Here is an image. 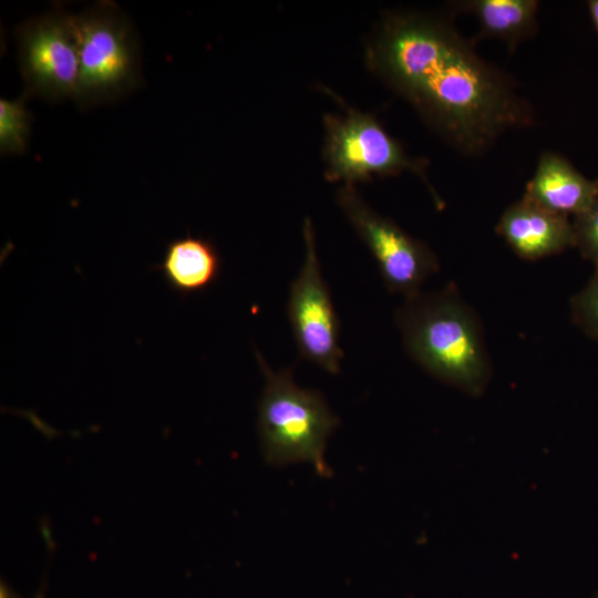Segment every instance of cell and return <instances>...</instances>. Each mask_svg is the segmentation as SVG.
Masks as SVG:
<instances>
[{
  "instance_id": "cell-1",
  "label": "cell",
  "mask_w": 598,
  "mask_h": 598,
  "mask_svg": "<svg viewBox=\"0 0 598 598\" xmlns=\"http://www.w3.org/2000/svg\"><path fill=\"white\" fill-rule=\"evenodd\" d=\"M365 59L375 75L464 155H482L507 130L533 124L530 104L512 79L433 13H386Z\"/></svg>"
},
{
  "instance_id": "cell-2",
  "label": "cell",
  "mask_w": 598,
  "mask_h": 598,
  "mask_svg": "<svg viewBox=\"0 0 598 598\" xmlns=\"http://www.w3.org/2000/svg\"><path fill=\"white\" fill-rule=\"evenodd\" d=\"M395 320L406 353L431 375L471 395L491 377V360L477 317L454 287L408 297Z\"/></svg>"
},
{
  "instance_id": "cell-3",
  "label": "cell",
  "mask_w": 598,
  "mask_h": 598,
  "mask_svg": "<svg viewBox=\"0 0 598 598\" xmlns=\"http://www.w3.org/2000/svg\"><path fill=\"white\" fill-rule=\"evenodd\" d=\"M255 354L265 377L257 426L266 461L276 466L307 462L330 476L324 452L339 419L319 391L296 384L292 368L276 371L258 350Z\"/></svg>"
},
{
  "instance_id": "cell-4",
  "label": "cell",
  "mask_w": 598,
  "mask_h": 598,
  "mask_svg": "<svg viewBox=\"0 0 598 598\" xmlns=\"http://www.w3.org/2000/svg\"><path fill=\"white\" fill-rule=\"evenodd\" d=\"M79 51L74 101L85 110L121 100L142 81L137 34L113 1H99L73 14Z\"/></svg>"
},
{
  "instance_id": "cell-5",
  "label": "cell",
  "mask_w": 598,
  "mask_h": 598,
  "mask_svg": "<svg viewBox=\"0 0 598 598\" xmlns=\"http://www.w3.org/2000/svg\"><path fill=\"white\" fill-rule=\"evenodd\" d=\"M323 159L329 182L354 185L373 176H390L410 171L427 186L439 208L443 207L426 177L423 159L409 156L378 120L369 113L347 107L344 115L326 114Z\"/></svg>"
},
{
  "instance_id": "cell-6",
  "label": "cell",
  "mask_w": 598,
  "mask_h": 598,
  "mask_svg": "<svg viewBox=\"0 0 598 598\" xmlns=\"http://www.w3.org/2000/svg\"><path fill=\"white\" fill-rule=\"evenodd\" d=\"M336 200L374 257L388 290L406 298L419 293L426 278L439 269L432 250L371 208L354 185L343 184Z\"/></svg>"
},
{
  "instance_id": "cell-7",
  "label": "cell",
  "mask_w": 598,
  "mask_h": 598,
  "mask_svg": "<svg viewBox=\"0 0 598 598\" xmlns=\"http://www.w3.org/2000/svg\"><path fill=\"white\" fill-rule=\"evenodd\" d=\"M16 37L24 92L49 101L74 100L80 66L73 14L56 4L21 23Z\"/></svg>"
},
{
  "instance_id": "cell-8",
  "label": "cell",
  "mask_w": 598,
  "mask_h": 598,
  "mask_svg": "<svg viewBox=\"0 0 598 598\" xmlns=\"http://www.w3.org/2000/svg\"><path fill=\"white\" fill-rule=\"evenodd\" d=\"M305 258L290 285L287 315L301 358L330 374L340 372V321L329 287L322 277L311 220L302 226Z\"/></svg>"
},
{
  "instance_id": "cell-9",
  "label": "cell",
  "mask_w": 598,
  "mask_h": 598,
  "mask_svg": "<svg viewBox=\"0 0 598 598\" xmlns=\"http://www.w3.org/2000/svg\"><path fill=\"white\" fill-rule=\"evenodd\" d=\"M496 233L520 258L537 260L575 247L573 223L522 197L501 216Z\"/></svg>"
},
{
  "instance_id": "cell-10",
  "label": "cell",
  "mask_w": 598,
  "mask_h": 598,
  "mask_svg": "<svg viewBox=\"0 0 598 598\" xmlns=\"http://www.w3.org/2000/svg\"><path fill=\"white\" fill-rule=\"evenodd\" d=\"M523 197L551 213L569 217L594 206L597 188L595 181L585 177L568 159L545 152Z\"/></svg>"
},
{
  "instance_id": "cell-11",
  "label": "cell",
  "mask_w": 598,
  "mask_h": 598,
  "mask_svg": "<svg viewBox=\"0 0 598 598\" xmlns=\"http://www.w3.org/2000/svg\"><path fill=\"white\" fill-rule=\"evenodd\" d=\"M161 271L167 286L183 297L212 287L221 271V257L216 246L204 237L186 234L166 245Z\"/></svg>"
},
{
  "instance_id": "cell-12",
  "label": "cell",
  "mask_w": 598,
  "mask_h": 598,
  "mask_svg": "<svg viewBox=\"0 0 598 598\" xmlns=\"http://www.w3.org/2000/svg\"><path fill=\"white\" fill-rule=\"evenodd\" d=\"M457 7L476 17L482 37L499 39L512 51L537 29V0H470Z\"/></svg>"
},
{
  "instance_id": "cell-13",
  "label": "cell",
  "mask_w": 598,
  "mask_h": 598,
  "mask_svg": "<svg viewBox=\"0 0 598 598\" xmlns=\"http://www.w3.org/2000/svg\"><path fill=\"white\" fill-rule=\"evenodd\" d=\"M30 95L0 100V151L2 155L25 152L31 130V113L27 107Z\"/></svg>"
},
{
  "instance_id": "cell-14",
  "label": "cell",
  "mask_w": 598,
  "mask_h": 598,
  "mask_svg": "<svg viewBox=\"0 0 598 598\" xmlns=\"http://www.w3.org/2000/svg\"><path fill=\"white\" fill-rule=\"evenodd\" d=\"M575 323L590 338L598 340V269L588 283L571 299Z\"/></svg>"
},
{
  "instance_id": "cell-15",
  "label": "cell",
  "mask_w": 598,
  "mask_h": 598,
  "mask_svg": "<svg viewBox=\"0 0 598 598\" xmlns=\"http://www.w3.org/2000/svg\"><path fill=\"white\" fill-rule=\"evenodd\" d=\"M575 247L581 256L598 265V203L588 210L574 216Z\"/></svg>"
},
{
  "instance_id": "cell-16",
  "label": "cell",
  "mask_w": 598,
  "mask_h": 598,
  "mask_svg": "<svg viewBox=\"0 0 598 598\" xmlns=\"http://www.w3.org/2000/svg\"><path fill=\"white\" fill-rule=\"evenodd\" d=\"M589 12L595 24V28L598 32V0L588 1Z\"/></svg>"
},
{
  "instance_id": "cell-17",
  "label": "cell",
  "mask_w": 598,
  "mask_h": 598,
  "mask_svg": "<svg viewBox=\"0 0 598 598\" xmlns=\"http://www.w3.org/2000/svg\"><path fill=\"white\" fill-rule=\"evenodd\" d=\"M0 598H17V596L11 592L7 586L2 585L1 586V592H0Z\"/></svg>"
},
{
  "instance_id": "cell-18",
  "label": "cell",
  "mask_w": 598,
  "mask_h": 598,
  "mask_svg": "<svg viewBox=\"0 0 598 598\" xmlns=\"http://www.w3.org/2000/svg\"><path fill=\"white\" fill-rule=\"evenodd\" d=\"M595 183H596V188H597V199H596V202L598 203V179H596Z\"/></svg>"
},
{
  "instance_id": "cell-19",
  "label": "cell",
  "mask_w": 598,
  "mask_h": 598,
  "mask_svg": "<svg viewBox=\"0 0 598 598\" xmlns=\"http://www.w3.org/2000/svg\"><path fill=\"white\" fill-rule=\"evenodd\" d=\"M595 268H597V269H598V265H595Z\"/></svg>"
},
{
  "instance_id": "cell-20",
  "label": "cell",
  "mask_w": 598,
  "mask_h": 598,
  "mask_svg": "<svg viewBox=\"0 0 598 598\" xmlns=\"http://www.w3.org/2000/svg\"><path fill=\"white\" fill-rule=\"evenodd\" d=\"M595 598H598V594H596Z\"/></svg>"
}]
</instances>
